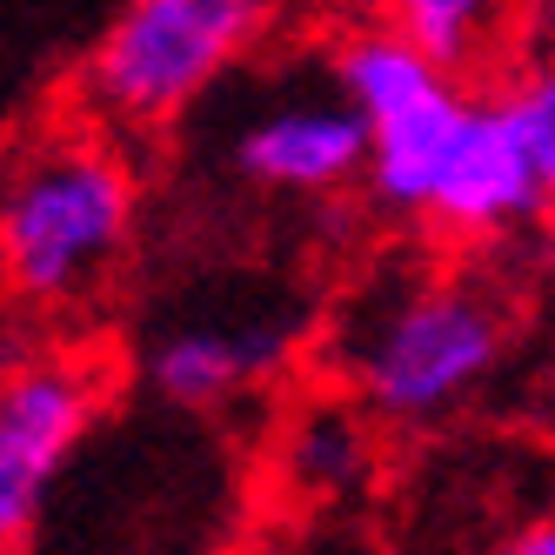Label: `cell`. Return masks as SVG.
Wrapping results in <instances>:
<instances>
[{
    "label": "cell",
    "instance_id": "cell-6",
    "mask_svg": "<svg viewBox=\"0 0 555 555\" xmlns=\"http://www.w3.org/2000/svg\"><path fill=\"white\" fill-rule=\"evenodd\" d=\"M234 175L268 188V194H295V202H322V194L362 188L369 175V128L354 101L335 94H288L255 107L234 128Z\"/></svg>",
    "mask_w": 555,
    "mask_h": 555
},
{
    "label": "cell",
    "instance_id": "cell-10",
    "mask_svg": "<svg viewBox=\"0 0 555 555\" xmlns=\"http://www.w3.org/2000/svg\"><path fill=\"white\" fill-rule=\"evenodd\" d=\"M508 107L522 121V141L535 154V181H542V208L555 215V61L529 67L522 81L508 88Z\"/></svg>",
    "mask_w": 555,
    "mask_h": 555
},
{
    "label": "cell",
    "instance_id": "cell-11",
    "mask_svg": "<svg viewBox=\"0 0 555 555\" xmlns=\"http://www.w3.org/2000/svg\"><path fill=\"white\" fill-rule=\"evenodd\" d=\"M495 555H555V508H542V515H529L522 529H515Z\"/></svg>",
    "mask_w": 555,
    "mask_h": 555
},
{
    "label": "cell",
    "instance_id": "cell-1",
    "mask_svg": "<svg viewBox=\"0 0 555 555\" xmlns=\"http://www.w3.org/2000/svg\"><path fill=\"white\" fill-rule=\"evenodd\" d=\"M335 88L369 128L362 188L375 194V208L422 221L449 242H495L548 215L508 94H468L462 74L435 67L409 34H348L335 54Z\"/></svg>",
    "mask_w": 555,
    "mask_h": 555
},
{
    "label": "cell",
    "instance_id": "cell-8",
    "mask_svg": "<svg viewBox=\"0 0 555 555\" xmlns=\"http://www.w3.org/2000/svg\"><path fill=\"white\" fill-rule=\"evenodd\" d=\"M288 341H295L288 328H268V322H188L154 341L147 375L175 409H221L282 369Z\"/></svg>",
    "mask_w": 555,
    "mask_h": 555
},
{
    "label": "cell",
    "instance_id": "cell-12",
    "mask_svg": "<svg viewBox=\"0 0 555 555\" xmlns=\"http://www.w3.org/2000/svg\"><path fill=\"white\" fill-rule=\"evenodd\" d=\"M0 555H14V535H0Z\"/></svg>",
    "mask_w": 555,
    "mask_h": 555
},
{
    "label": "cell",
    "instance_id": "cell-3",
    "mask_svg": "<svg viewBox=\"0 0 555 555\" xmlns=\"http://www.w3.org/2000/svg\"><path fill=\"white\" fill-rule=\"evenodd\" d=\"M134 234V168L101 128L61 121L0 162V288L34 308L81 301Z\"/></svg>",
    "mask_w": 555,
    "mask_h": 555
},
{
    "label": "cell",
    "instance_id": "cell-7",
    "mask_svg": "<svg viewBox=\"0 0 555 555\" xmlns=\"http://www.w3.org/2000/svg\"><path fill=\"white\" fill-rule=\"evenodd\" d=\"M382 422L341 395V402H308L288 428H282V449H274V475H282L288 502L301 508H348L375 489V468H382Z\"/></svg>",
    "mask_w": 555,
    "mask_h": 555
},
{
    "label": "cell",
    "instance_id": "cell-5",
    "mask_svg": "<svg viewBox=\"0 0 555 555\" xmlns=\"http://www.w3.org/2000/svg\"><path fill=\"white\" fill-rule=\"evenodd\" d=\"M94 369L67 354L0 369V535H27L48 489L94 428Z\"/></svg>",
    "mask_w": 555,
    "mask_h": 555
},
{
    "label": "cell",
    "instance_id": "cell-4",
    "mask_svg": "<svg viewBox=\"0 0 555 555\" xmlns=\"http://www.w3.org/2000/svg\"><path fill=\"white\" fill-rule=\"evenodd\" d=\"M274 21V0H121L88 54V107L121 128H154L242 67Z\"/></svg>",
    "mask_w": 555,
    "mask_h": 555
},
{
    "label": "cell",
    "instance_id": "cell-2",
    "mask_svg": "<svg viewBox=\"0 0 555 555\" xmlns=\"http://www.w3.org/2000/svg\"><path fill=\"white\" fill-rule=\"evenodd\" d=\"M508 322L468 274H388L341 308L328 362L382 428H442L502 369Z\"/></svg>",
    "mask_w": 555,
    "mask_h": 555
},
{
    "label": "cell",
    "instance_id": "cell-9",
    "mask_svg": "<svg viewBox=\"0 0 555 555\" xmlns=\"http://www.w3.org/2000/svg\"><path fill=\"white\" fill-rule=\"evenodd\" d=\"M515 8H522V0H388V27L409 34L435 67H449L468 81V74L489 67L495 48L508 41Z\"/></svg>",
    "mask_w": 555,
    "mask_h": 555
}]
</instances>
